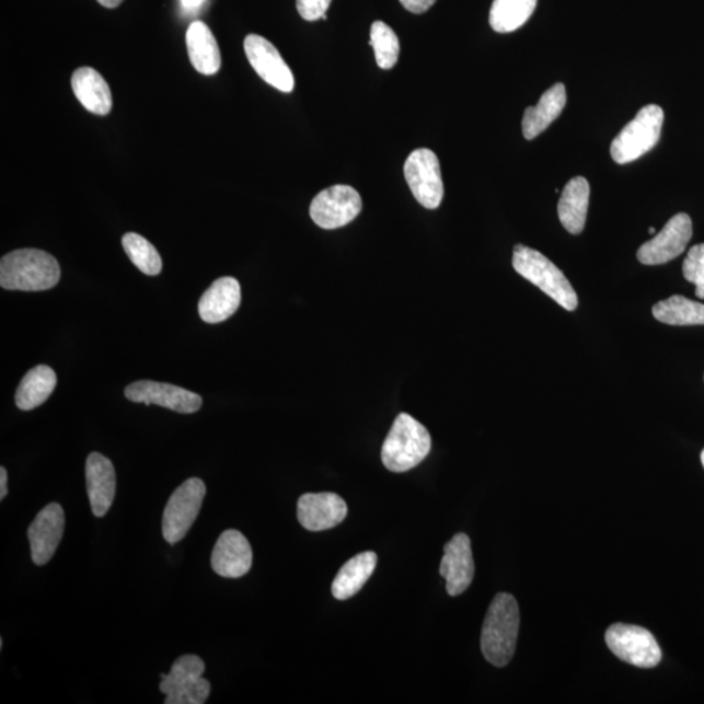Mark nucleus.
I'll return each instance as SVG.
<instances>
[{
    "label": "nucleus",
    "mask_w": 704,
    "mask_h": 704,
    "mask_svg": "<svg viewBox=\"0 0 704 704\" xmlns=\"http://www.w3.org/2000/svg\"><path fill=\"white\" fill-rule=\"evenodd\" d=\"M125 394L131 402L166 407L181 414H194L203 405L200 395L165 382L136 381L126 388Z\"/></svg>",
    "instance_id": "nucleus-13"
},
{
    "label": "nucleus",
    "mask_w": 704,
    "mask_h": 704,
    "mask_svg": "<svg viewBox=\"0 0 704 704\" xmlns=\"http://www.w3.org/2000/svg\"><path fill=\"white\" fill-rule=\"evenodd\" d=\"M241 285L232 277L217 279L198 302V313L208 324L222 323L234 314L241 305Z\"/></svg>",
    "instance_id": "nucleus-19"
},
{
    "label": "nucleus",
    "mask_w": 704,
    "mask_h": 704,
    "mask_svg": "<svg viewBox=\"0 0 704 704\" xmlns=\"http://www.w3.org/2000/svg\"><path fill=\"white\" fill-rule=\"evenodd\" d=\"M187 50L191 65L197 72L216 74L221 68V51L218 47L215 34L209 26L203 22H194L189 25L186 36Z\"/></svg>",
    "instance_id": "nucleus-23"
},
{
    "label": "nucleus",
    "mask_w": 704,
    "mask_h": 704,
    "mask_svg": "<svg viewBox=\"0 0 704 704\" xmlns=\"http://www.w3.org/2000/svg\"><path fill=\"white\" fill-rule=\"evenodd\" d=\"M538 0H495L489 12V24L497 33L515 32L529 22Z\"/></svg>",
    "instance_id": "nucleus-27"
},
{
    "label": "nucleus",
    "mask_w": 704,
    "mask_h": 704,
    "mask_svg": "<svg viewBox=\"0 0 704 704\" xmlns=\"http://www.w3.org/2000/svg\"><path fill=\"white\" fill-rule=\"evenodd\" d=\"M608 648L622 661L638 668H655L661 661V649L645 627L613 624L605 633Z\"/></svg>",
    "instance_id": "nucleus-8"
},
{
    "label": "nucleus",
    "mask_w": 704,
    "mask_h": 704,
    "mask_svg": "<svg viewBox=\"0 0 704 704\" xmlns=\"http://www.w3.org/2000/svg\"><path fill=\"white\" fill-rule=\"evenodd\" d=\"M648 232H649V234H655V229H654V228H649Z\"/></svg>",
    "instance_id": "nucleus-37"
},
{
    "label": "nucleus",
    "mask_w": 704,
    "mask_h": 704,
    "mask_svg": "<svg viewBox=\"0 0 704 704\" xmlns=\"http://www.w3.org/2000/svg\"><path fill=\"white\" fill-rule=\"evenodd\" d=\"M123 249H125L127 256L136 268L147 276L160 275L162 270V258L159 251L155 250L152 243H149L146 238L136 234V232H128L122 239Z\"/></svg>",
    "instance_id": "nucleus-28"
},
{
    "label": "nucleus",
    "mask_w": 704,
    "mask_h": 704,
    "mask_svg": "<svg viewBox=\"0 0 704 704\" xmlns=\"http://www.w3.org/2000/svg\"><path fill=\"white\" fill-rule=\"evenodd\" d=\"M654 318L662 324L686 326L704 325V304L682 296L661 300L653 309Z\"/></svg>",
    "instance_id": "nucleus-26"
},
{
    "label": "nucleus",
    "mask_w": 704,
    "mask_h": 704,
    "mask_svg": "<svg viewBox=\"0 0 704 704\" xmlns=\"http://www.w3.org/2000/svg\"><path fill=\"white\" fill-rule=\"evenodd\" d=\"M566 105V89L557 83L549 89L534 107L526 108L522 131L524 139L532 140L543 134L559 115Z\"/></svg>",
    "instance_id": "nucleus-22"
},
{
    "label": "nucleus",
    "mask_w": 704,
    "mask_h": 704,
    "mask_svg": "<svg viewBox=\"0 0 704 704\" xmlns=\"http://www.w3.org/2000/svg\"><path fill=\"white\" fill-rule=\"evenodd\" d=\"M205 662L196 655H184L161 674L160 690L166 704H204L210 694V682L204 679Z\"/></svg>",
    "instance_id": "nucleus-6"
},
{
    "label": "nucleus",
    "mask_w": 704,
    "mask_h": 704,
    "mask_svg": "<svg viewBox=\"0 0 704 704\" xmlns=\"http://www.w3.org/2000/svg\"><path fill=\"white\" fill-rule=\"evenodd\" d=\"M60 266L45 251L25 249L11 252L0 262V286L5 290L45 291L57 286Z\"/></svg>",
    "instance_id": "nucleus-2"
},
{
    "label": "nucleus",
    "mask_w": 704,
    "mask_h": 704,
    "mask_svg": "<svg viewBox=\"0 0 704 704\" xmlns=\"http://www.w3.org/2000/svg\"><path fill=\"white\" fill-rule=\"evenodd\" d=\"M207 0H181L182 3V9L184 12L188 13V15H195L198 11H200Z\"/></svg>",
    "instance_id": "nucleus-33"
},
{
    "label": "nucleus",
    "mask_w": 704,
    "mask_h": 704,
    "mask_svg": "<svg viewBox=\"0 0 704 704\" xmlns=\"http://www.w3.org/2000/svg\"><path fill=\"white\" fill-rule=\"evenodd\" d=\"M65 510L53 503L41 510L30 526L28 538L33 563L43 566L50 562L65 532Z\"/></svg>",
    "instance_id": "nucleus-14"
},
{
    "label": "nucleus",
    "mask_w": 704,
    "mask_h": 704,
    "mask_svg": "<svg viewBox=\"0 0 704 704\" xmlns=\"http://www.w3.org/2000/svg\"><path fill=\"white\" fill-rule=\"evenodd\" d=\"M7 470L4 468L0 469V500H4L7 496Z\"/></svg>",
    "instance_id": "nucleus-34"
},
{
    "label": "nucleus",
    "mask_w": 704,
    "mask_h": 704,
    "mask_svg": "<svg viewBox=\"0 0 704 704\" xmlns=\"http://www.w3.org/2000/svg\"><path fill=\"white\" fill-rule=\"evenodd\" d=\"M701 461H702V464H703V468H704V449H703L702 454H701Z\"/></svg>",
    "instance_id": "nucleus-36"
},
{
    "label": "nucleus",
    "mask_w": 704,
    "mask_h": 704,
    "mask_svg": "<svg viewBox=\"0 0 704 704\" xmlns=\"http://www.w3.org/2000/svg\"><path fill=\"white\" fill-rule=\"evenodd\" d=\"M347 517V505L341 496L323 492V494H305L298 501V519L309 531H324L336 528Z\"/></svg>",
    "instance_id": "nucleus-16"
},
{
    "label": "nucleus",
    "mask_w": 704,
    "mask_h": 704,
    "mask_svg": "<svg viewBox=\"0 0 704 704\" xmlns=\"http://www.w3.org/2000/svg\"><path fill=\"white\" fill-rule=\"evenodd\" d=\"M244 51L251 66L265 83L284 93L293 91L296 80H293L290 67L287 66L277 47L268 39L258 36V34H250L244 39Z\"/></svg>",
    "instance_id": "nucleus-12"
},
{
    "label": "nucleus",
    "mask_w": 704,
    "mask_h": 704,
    "mask_svg": "<svg viewBox=\"0 0 704 704\" xmlns=\"http://www.w3.org/2000/svg\"><path fill=\"white\" fill-rule=\"evenodd\" d=\"M512 268L539 287L566 311H576L578 296L562 270L540 252L518 244L512 251Z\"/></svg>",
    "instance_id": "nucleus-4"
},
{
    "label": "nucleus",
    "mask_w": 704,
    "mask_h": 704,
    "mask_svg": "<svg viewBox=\"0 0 704 704\" xmlns=\"http://www.w3.org/2000/svg\"><path fill=\"white\" fill-rule=\"evenodd\" d=\"M85 475L93 515L104 517L115 498L116 476L113 463L105 455L92 453L86 460Z\"/></svg>",
    "instance_id": "nucleus-18"
},
{
    "label": "nucleus",
    "mask_w": 704,
    "mask_h": 704,
    "mask_svg": "<svg viewBox=\"0 0 704 704\" xmlns=\"http://www.w3.org/2000/svg\"><path fill=\"white\" fill-rule=\"evenodd\" d=\"M207 487L198 477H191L169 498L162 517V534L170 544L180 543L188 534L200 512Z\"/></svg>",
    "instance_id": "nucleus-7"
},
{
    "label": "nucleus",
    "mask_w": 704,
    "mask_h": 704,
    "mask_svg": "<svg viewBox=\"0 0 704 704\" xmlns=\"http://www.w3.org/2000/svg\"><path fill=\"white\" fill-rule=\"evenodd\" d=\"M57 374L47 366L31 369L20 382L15 394L16 406L24 412L37 408L50 399L57 386Z\"/></svg>",
    "instance_id": "nucleus-25"
},
{
    "label": "nucleus",
    "mask_w": 704,
    "mask_h": 704,
    "mask_svg": "<svg viewBox=\"0 0 704 704\" xmlns=\"http://www.w3.org/2000/svg\"><path fill=\"white\" fill-rule=\"evenodd\" d=\"M590 184L584 176L573 177L566 184L558 201V218L565 230L573 235L584 231L589 211Z\"/></svg>",
    "instance_id": "nucleus-21"
},
{
    "label": "nucleus",
    "mask_w": 704,
    "mask_h": 704,
    "mask_svg": "<svg viewBox=\"0 0 704 704\" xmlns=\"http://www.w3.org/2000/svg\"><path fill=\"white\" fill-rule=\"evenodd\" d=\"M376 565H378V555L374 552L359 553V555L348 559L341 567L336 579L333 580V597L338 600L353 598L354 595L363 589L367 580L372 577Z\"/></svg>",
    "instance_id": "nucleus-24"
},
{
    "label": "nucleus",
    "mask_w": 704,
    "mask_h": 704,
    "mask_svg": "<svg viewBox=\"0 0 704 704\" xmlns=\"http://www.w3.org/2000/svg\"><path fill=\"white\" fill-rule=\"evenodd\" d=\"M374 58L382 70H391L400 58V39L396 34L382 22H374L371 26V41Z\"/></svg>",
    "instance_id": "nucleus-29"
},
{
    "label": "nucleus",
    "mask_w": 704,
    "mask_h": 704,
    "mask_svg": "<svg viewBox=\"0 0 704 704\" xmlns=\"http://www.w3.org/2000/svg\"><path fill=\"white\" fill-rule=\"evenodd\" d=\"M665 112L658 105L640 108L635 118L622 128L611 146V155L619 165L640 159L659 142Z\"/></svg>",
    "instance_id": "nucleus-5"
},
{
    "label": "nucleus",
    "mask_w": 704,
    "mask_h": 704,
    "mask_svg": "<svg viewBox=\"0 0 704 704\" xmlns=\"http://www.w3.org/2000/svg\"><path fill=\"white\" fill-rule=\"evenodd\" d=\"M432 440L428 429L412 415L400 414L381 450V460L392 473H406L429 454Z\"/></svg>",
    "instance_id": "nucleus-3"
},
{
    "label": "nucleus",
    "mask_w": 704,
    "mask_h": 704,
    "mask_svg": "<svg viewBox=\"0 0 704 704\" xmlns=\"http://www.w3.org/2000/svg\"><path fill=\"white\" fill-rule=\"evenodd\" d=\"M332 0H297V9L299 15L307 22H316L326 15L330 10Z\"/></svg>",
    "instance_id": "nucleus-31"
},
{
    "label": "nucleus",
    "mask_w": 704,
    "mask_h": 704,
    "mask_svg": "<svg viewBox=\"0 0 704 704\" xmlns=\"http://www.w3.org/2000/svg\"><path fill=\"white\" fill-rule=\"evenodd\" d=\"M405 9L413 13H424L430 9L436 0H400Z\"/></svg>",
    "instance_id": "nucleus-32"
},
{
    "label": "nucleus",
    "mask_w": 704,
    "mask_h": 704,
    "mask_svg": "<svg viewBox=\"0 0 704 704\" xmlns=\"http://www.w3.org/2000/svg\"><path fill=\"white\" fill-rule=\"evenodd\" d=\"M405 177L414 197L424 208L440 207L443 182L439 159L432 150H414L405 163Z\"/></svg>",
    "instance_id": "nucleus-10"
},
{
    "label": "nucleus",
    "mask_w": 704,
    "mask_h": 704,
    "mask_svg": "<svg viewBox=\"0 0 704 704\" xmlns=\"http://www.w3.org/2000/svg\"><path fill=\"white\" fill-rule=\"evenodd\" d=\"M519 607L510 593H497L488 608L482 631V651L492 666H508L515 656L519 633Z\"/></svg>",
    "instance_id": "nucleus-1"
},
{
    "label": "nucleus",
    "mask_w": 704,
    "mask_h": 704,
    "mask_svg": "<svg viewBox=\"0 0 704 704\" xmlns=\"http://www.w3.org/2000/svg\"><path fill=\"white\" fill-rule=\"evenodd\" d=\"M682 273L686 281L695 285L696 298L704 299V243L690 249Z\"/></svg>",
    "instance_id": "nucleus-30"
},
{
    "label": "nucleus",
    "mask_w": 704,
    "mask_h": 704,
    "mask_svg": "<svg viewBox=\"0 0 704 704\" xmlns=\"http://www.w3.org/2000/svg\"><path fill=\"white\" fill-rule=\"evenodd\" d=\"M440 574L447 580L450 597L466 591L475 576V563L471 540L466 534H457L443 549Z\"/></svg>",
    "instance_id": "nucleus-15"
},
{
    "label": "nucleus",
    "mask_w": 704,
    "mask_h": 704,
    "mask_svg": "<svg viewBox=\"0 0 704 704\" xmlns=\"http://www.w3.org/2000/svg\"><path fill=\"white\" fill-rule=\"evenodd\" d=\"M693 235L692 218L686 213L676 215L651 241L640 245L637 252L639 263L661 265L672 262L686 250Z\"/></svg>",
    "instance_id": "nucleus-11"
},
{
    "label": "nucleus",
    "mask_w": 704,
    "mask_h": 704,
    "mask_svg": "<svg viewBox=\"0 0 704 704\" xmlns=\"http://www.w3.org/2000/svg\"><path fill=\"white\" fill-rule=\"evenodd\" d=\"M363 209V201L357 189L350 186H333L321 191L313 198L310 215L321 229L334 230L353 222Z\"/></svg>",
    "instance_id": "nucleus-9"
},
{
    "label": "nucleus",
    "mask_w": 704,
    "mask_h": 704,
    "mask_svg": "<svg viewBox=\"0 0 704 704\" xmlns=\"http://www.w3.org/2000/svg\"><path fill=\"white\" fill-rule=\"evenodd\" d=\"M251 544L242 532L228 530L218 538L213 553H211V567L218 576L224 578H241L251 570Z\"/></svg>",
    "instance_id": "nucleus-17"
},
{
    "label": "nucleus",
    "mask_w": 704,
    "mask_h": 704,
    "mask_svg": "<svg viewBox=\"0 0 704 704\" xmlns=\"http://www.w3.org/2000/svg\"><path fill=\"white\" fill-rule=\"evenodd\" d=\"M72 91L80 104L95 115H107L113 108L111 86L92 67H81L73 72Z\"/></svg>",
    "instance_id": "nucleus-20"
},
{
    "label": "nucleus",
    "mask_w": 704,
    "mask_h": 704,
    "mask_svg": "<svg viewBox=\"0 0 704 704\" xmlns=\"http://www.w3.org/2000/svg\"><path fill=\"white\" fill-rule=\"evenodd\" d=\"M97 2L106 9H116L123 3V0H97Z\"/></svg>",
    "instance_id": "nucleus-35"
}]
</instances>
